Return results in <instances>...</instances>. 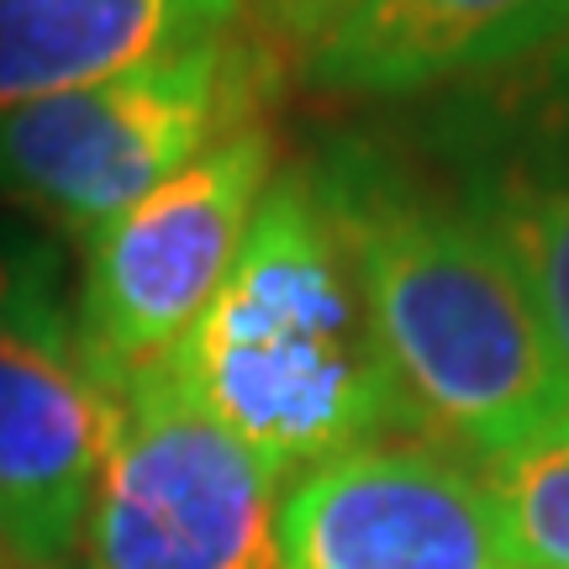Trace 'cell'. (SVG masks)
<instances>
[{
  "label": "cell",
  "mask_w": 569,
  "mask_h": 569,
  "mask_svg": "<svg viewBox=\"0 0 569 569\" xmlns=\"http://www.w3.org/2000/svg\"><path fill=\"white\" fill-rule=\"evenodd\" d=\"M301 169L353 253L417 438L486 465L569 417V375L511 253L396 127H343Z\"/></svg>",
  "instance_id": "cell-1"
},
{
  "label": "cell",
  "mask_w": 569,
  "mask_h": 569,
  "mask_svg": "<svg viewBox=\"0 0 569 569\" xmlns=\"http://www.w3.org/2000/svg\"><path fill=\"white\" fill-rule=\"evenodd\" d=\"M163 365L280 486L348 448L417 438L353 253L301 163L274 169L222 290Z\"/></svg>",
  "instance_id": "cell-2"
},
{
  "label": "cell",
  "mask_w": 569,
  "mask_h": 569,
  "mask_svg": "<svg viewBox=\"0 0 569 569\" xmlns=\"http://www.w3.org/2000/svg\"><path fill=\"white\" fill-rule=\"evenodd\" d=\"M274 96L280 53L264 32L232 27L101 84L21 106L0 117V206L84 243L206 148L269 122Z\"/></svg>",
  "instance_id": "cell-3"
},
{
  "label": "cell",
  "mask_w": 569,
  "mask_h": 569,
  "mask_svg": "<svg viewBox=\"0 0 569 569\" xmlns=\"http://www.w3.org/2000/svg\"><path fill=\"white\" fill-rule=\"evenodd\" d=\"M111 401V438L84 511V569H280V480L169 365Z\"/></svg>",
  "instance_id": "cell-4"
},
{
  "label": "cell",
  "mask_w": 569,
  "mask_h": 569,
  "mask_svg": "<svg viewBox=\"0 0 569 569\" xmlns=\"http://www.w3.org/2000/svg\"><path fill=\"white\" fill-rule=\"evenodd\" d=\"M274 148L269 122L243 127L80 243L74 365L101 396L159 369L201 322L274 180Z\"/></svg>",
  "instance_id": "cell-5"
},
{
  "label": "cell",
  "mask_w": 569,
  "mask_h": 569,
  "mask_svg": "<svg viewBox=\"0 0 569 569\" xmlns=\"http://www.w3.org/2000/svg\"><path fill=\"white\" fill-rule=\"evenodd\" d=\"M396 132L511 253L569 375V38L411 101Z\"/></svg>",
  "instance_id": "cell-6"
},
{
  "label": "cell",
  "mask_w": 569,
  "mask_h": 569,
  "mask_svg": "<svg viewBox=\"0 0 569 569\" xmlns=\"http://www.w3.org/2000/svg\"><path fill=\"white\" fill-rule=\"evenodd\" d=\"M280 569H522L480 465L380 438L280 490Z\"/></svg>",
  "instance_id": "cell-7"
},
{
  "label": "cell",
  "mask_w": 569,
  "mask_h": 569,
  "mask_svg": "<svg viewBox=\"0 0 569 569\" xmlns=\"http://www.w3.org/2000/svg\"><path fill=\"white\" fill-rule=\"evenodd\" d=\"M559 38H569V0H353L301 59L322 96L411 106L501 74Z\"/></svg>",
  "instance_id": "cell-8"
},
{
  "label": "cell",
  "mask_w": 569,
  "mask_h": 569,
  "mask_svg": "<svg viewBox=\"0 0 569 569\" xmlns=\"http://www.w3.org/2000/svg\"><path fill=\"white\" fill-rule=\"evenodd\" d=\"M111 401L69 353L0 332V559L53 569L80 549Z\"/></svg>",
  "instance_id": "cell-9"
},
{
  "label": "cell",
  "mask_w": 569,
  "mask_h": 569,
  "mask_svg": "<svg viewBox=\"0 0 569 569\" xmlns=\"http://www.w3.org/2000/svg\"><path fill=\"white\" fill-rule=\"evenodd\" d=\"M243 0H0V117L222 38Z\"/></svg>",
  "instance_id": "cell-10"
},
{
  "label": "cell",
  "mask_w": 569,
  "mask_h": 569,
  "mask_svg": "<svg viewBox=\"0 0 569 569\" xmlns=\"http://www.w3.org/2000/svg\"><path fill=\"white\" fill-rule=\"evenodd\" d=\"M522 569H569V417L480 465Z\"/></svg>",
  "instance_id": "cell-11"
},
{
  "label": "cell",
  "mask_w": 569,
  "mask_h": 569,
  "mask_svg": "<svg viewBox=\"0 0 569 569\" xmlns=\"http://www.w3.org/2000/svg\"><path fill=\"white\" fill-rule=\"evenodd\" d=\"M0 332L74 359V284L63 238L0 206Z\"/></svg>",
  "instance_id": "cell-12"
},
{
  "label": "cell",
  "mask_w": 569,
  "mask_h": 569,
  "mask_svg": "<svg viewBox=\"0 0 569 569\" xmlns=\"http://www.w3.org/2000/svg\"><path fill=\"white\" fill-rule=\"evenodd\" d=\"M248 11L259 17L264 38H280L284 48H311L332 32V21L343 17L353 0H243Z\"/></svg>",
  "instance_id": "cell-13"
},
{
  "label": "cell",
  "mask_w": 569,
  "mask_h": 569,
  "mask_svg": "<svg viewBox=\"0 0 569 569\" xmlns=\"http://www.w3.org/2000/svg\"><path fill=\"white\" fill-rule=\"evenodd\" d=\"M0 569H11V565H6V559H0Z\"/></svg>",
  "instance_id": "cell-14"
},
{
  "label": "cell",
  "mask_w": 569,
  "mask_h": 569,
  "mask_svg": "<svg viewBox=\"0 0 569 569\" xmlns=\"http://www.w3.org/2000/svg\"><path fill=\"white\" fill-rule=\"evenodd\" d=\"M53 569H63V565H53Z\"/></svg>",
  "instance_id": "cell-15"
}]
</instances>
